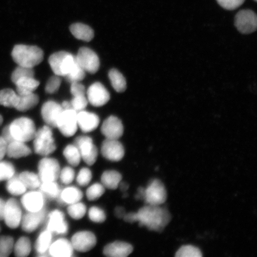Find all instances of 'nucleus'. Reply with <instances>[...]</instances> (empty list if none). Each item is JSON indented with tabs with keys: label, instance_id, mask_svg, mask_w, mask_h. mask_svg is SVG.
Returning <instances> with one entry per match:
<instances>
[{
	"label": "nucleus",
	"instance_id": "f257e3e1",
	"mask_svg": "<svg viewBox=\"0 0 257 257\" xmlns=\"http://www.w3.org/2000/svg\"><path fill=\"white\" fill-rule=\"evenodd\" d=\"M136 215V221L139 222L140 226L160 232L165 229L172 218L168 209L160 205L147 204L141 208Z\"/></svg>",
	"mask_w": 257,
	"mask_h": 257
},
{
	"label": "nucleus",
	"instance_id": "f03ea898",
	"mask_svg": "<svg viewBox=\"0 0 257 257\" xmlns=\"http://www.w3.org/2000/svg\"><path fill=\"white\" fill-rule=\"evenodd\" d=\"M12 57L18 66L34 68L44 59V53L37 46L16 45L12 50Z\"/></svg>",
	"mask_w": 257,
	"mask_h": 257
},
{
	"label": "nucleus",
	"instance_id": "7ed1b4c3",
	"mask_svg": "<svg viewBox=\"0 0 257 257\" xmlns=\"http://www.w3.org/2000/svg\"><path fill=\"white\" fill-rule=\"evenodd\" d=\"M33 140L35 152L40 156H49L56 150L53 132L49 126L40 128L36 132Z\"/></svg>",
	"mask_w": 257,
	"mask_h": 257
},
{
	"label": "nucleus",
	"instance_id": "20e7f679",
	"mask_svg": "<svg viewBox=\"0 0 257 257\" xmlns=\"http://www.w3.org/2000/svg\"><path fill=\"white\" fill-rule=\"evenodd\" d=\"M48 62L56 75L64 77L71 72L77 63L76 57L66 51H59L53 54Z\"/></svg>",
	"mask_w": 257,
	"mask_h": 257
},
{
	"label": "nucleus",
	"instance_id": "39448f33",
	"mask_svg": "<svg viewBox=\"0 0 257 257\" xmlns=\"http://www.w3.org/2000/svg\"><path fill=\"white\" fill-rule=\"evenodd\" d=\"M9 126L14 140L23 143L33 140L37 132L34 122L28 117L17 118Z\"/></svg>",
	"mask_w": 257,
	"mask_h": 257
},
{
	"label": "nucleus",
	"instance_id": "423d86ee",
	"mask_svg": "<svg viewBox=\"0 0 257 257\" xmlns=\"http://www.w3.org/2000/svg\"><path fill=\"white\" fill-rule=\"evenodd\" d=\"M167 200V191L165 185L158 179H154L145 189L144 200L147 204L160 205Z\"/></svg>",
	"mask_w": 257,
	"mask_h": 257
},
{
	"label": "nucleus",
	"instance_id": "0eeeda50",
	"mask_svg": "<svg viewBox=\"0 0 257 257\" xmlns=\"http://www.w3.org/2000/svg\"><path fill=\"white\" fill-rule=\"evenodd\" d=\"M75 146L78 148L81 158L88 166L95 163L98 158V149L95 146L91 138L81 136L75 140Z\"/></svg>",
	"mask_w": 257,
	"mask_h": 257
},
{
	"label": "nucleus",
	"instance_id": "6e6552de",
	"mask_svg": "<svg viewBox=\"0 0 257 257\" xmlns=\"http://www.w3.org/2000/svg\"><path fill=\"white\" fill-rule=\"evenodd\" d=\"M234 25L240 33L249 34L256 30L257 17L251 10H242L234 18Z\"/></svg>",
	"mask_w": 257,
	"mask_h": 257
},
{
	"label": "nucleus",
	"instance_id": "1a4fd4ad",
	"mask_svg": "<svg viewBox=\"0 0 257 257\" xmlns=\"http://www.w3.org/2000/svg\"><path fill=\"white\" fill-rule=\"evenodd\" d=\"M38 170L41 182L56 181L59 178L60 167L56 159L45 157L38 164Z\"/></svg>",
	"mask_w": 257,
	"mask_h": 257
},
{
	"label": "nucleus",
	"instance_id": "9d476101",
	"mask_svg": "<svg viewBox=\"0 0 257 257\" xmlns=\"http://www.w3.org/2000/svg\"><path fill=\"white\" fill-rule=\"evenodd\" d=\"M78 112L72 109L64 110L58 120L57 127L64 137H71L78 130V124L77 120Z\"/></svg>",
	"mask_w": 257,
	"mask_h": 257
},
{
	"label": "nucleus",
	"instance_id": "9b49d317",
	"mask_svg": "<svg viewBox=\"0 0 257 257\" xmlns=\"http://www.w3.org/2000/svg\"><path fill=\"white\" fill-rule=\"evenodd\" d=\"M76 59L85 72L94 74L97 72L99 68V60L98 56L94 51L88 48H80Z\"/></svg>",
	"mask_w": 257,
	"mask_h": 257
},
{
	"label": "nucleus",
	"instance_id": "f8f14e48",
	"mask_svg": "<svg viewBox=\"0 0 257 257\" xmlns=\"http://www.w3.org/2000/svg\"><path fill=\"white\" fill-rule=\"evenodd\" d=\"M22 211L20 204L14 198L6 202L4 218L5 223L11 229H16L21 224Z\"/></svg>",
	"mask_w": 257,
	"mask_h": 257
},
{
	"label": "nucleus",
	"instance_id": "ddd939ff",
	"mask_svg": "<svg viewBox=\"0 0 257 257\" xmlns=\"http://www.w3.org/2000/svg\"><path fill=\"white\" fill-rule=\"evenodd\" d=\"M101 152L105 159L111 162H119L124 156L123 145L118 140L106 139L102 142Z\"/></svg>",
	"mask_w": 257,
	"mask_h": 257
},
{
	"label": "nucleus",
	"instance_id": "4468645a",
	"mask_svg": "<svg viewBox=\"0 0 257 257\" xmlns=\"http://www.w3.org/2000/svg\"><path fill=\"white\" fill-rule=\"evenodd\" d=\"M71 243L77 251L86 252L96 245V238L95 234L89 231H80L74 234Z\"/></svg>",
	"mask_w": 257,
	"mask_h": 257
},
{
	"label": "nucleus",
	"instance_id": "2eb2a0df",
	"mask_svg": "<svg viewBox=\"0 0 257 257\" xmlns=\"http://www.w3.org/2000/svg\"><path fill=\"white\" fill-rule=\"evenodd\" d=\"M88 101L95 107H101L110 100V95L102 83L95 82L87 91Z\"/></svg>",
	"mask_w": 257,
	"mask_h": 257
},
{
	"label": "nucleus",
	"instance_id": "dca6fc26",
	"mask_svg": "<svg viewBox=\"0 0 257 257\" xmlns=\"http://www.w3.org/2000/svg\"><path fill=\"white\" fill-rule=\"evenodd\" d=\"M123 125L119 118L111 115L106 118L101 126V133L107 139L118 140L123 136Z\"/></svg>",
	"mask_w": 257,
	"mask_h": 257
},
{
	"label": "nucleus",
	"instance_id": "f3484780",
	"mask_svg": "<svg viewBox=\"0 0 257 257\" xmlns=\"http://www.w3.org/2000/svg\"><path fill=\"white\" fill-rule=\"evenodd\" d=\"M63 110L62 106L57 102L53 101H47L42 107V117L48 126L57 127L58 120Z\"/></svg>",
	"mask_w": 257,
	"mask_h": 257
},
{
	"label": "nucleus",
	"instance_id": "a211bd4d",
	"mask_svg": "<svg viewBox=\"0 0 257 257\" xmlns=\"http://www.w3.org/2000/svg\"><path fill=\"white\" fill-rule=\"evenodd\" d=\"M46 217V209L38 211H27L22 215L21 224L22 230L31 233L37 229Z\"/></svg>",
	"mask_w": 257,
	"mask_h": 257
},
{
	"label": "nucleus",
	"instance_id": "6ab92c4d",
	"mask_svg": "<svg viewBox=\"0 0 257 257\" xmlns=\"http://www.w3.org/2000/svg\"><path fill=\"white\" fill-rule=\"evenodd\" d=\"M48 218L47 229L51 233L64 234L68 232V224L62 211L54 210L51 212Z\"/></svg>",
	"mask_w": 257,
	"mask_h": 257
},
{
	"label": "nucleus",
	"instance_id": "aec40b11",
	"mask_svg": "<svg viewBox=\"0 0 257 257\" xmlns=\"http://www.w3.org/2000/svg\"><path fill=\"white\" fill-rule=\"evenodd\" d=\"M21 203L27 211H40L44 208L45 197L40 191L32 190L23 194Z\"/></svg>",
	"mask_w": 257,
	"mask_h": 257
},
{
	"label": "nucleus",
	"instance_id": "412c9836",
	"mask_svg": "<svg viewBox=\"0 0 257 257\" xmlns=\"http://www.w3.org/2000/svg\"><path fill=\"white\" fill-rule=\"evenodd\" d=\"M78 126L84 133H91L98 126L99 118L97 115L84 110L77 114Z\"/></svg>",
	"mask_w": 257,
	"mask_h": 257
},
{
	"label": "nucleus",
	"instance_id": "4be33fe9",
	"mask_svg": "<svg viewBox=\"0 0 257 257\" xmlns=\"http://www.w3.org/2000/svg\"><path fill=\"white\" fill-rule=\"evenodd\" d=\"M134 248L130 243L115 241L104 247V254L110 257H126L133 252Z\"/></svg>",
	"mask_w": 257,
	"mask_h": 257
},
{
	"label": "nucleus",
	"instance_id": "5701e85b",
	"mask_svg": "<svg viewBox=\"0 0 257 257\" xmlns=\"http://www.w3.org/2000/svg\"><path fill=\"white\" fill-rule=\"evenodd\" d=\"M74 248L71 242L61 238L51 244L48 254L54 257H70L73 255Z\"/></svg>",
	"mask_w": 257,
	"mask_h": 257
},
{
	"label": "nucleus",
	"instance_id": "b1692460",
	"mask_svg": "<svg viewBox=\"0 0 257 257\" xmlns=\"http://www.w3.org/2000/svg\"><path fill=\"white\" fill-rule=\"evenodd\" d=\"M31 153L30 147L21 141L15 140L7 145L6 154L11 158L20 159L27 157Z\"/></svg>",
	"mask_w": 257,
	"mask_h": 257
},
{
	"label": "nucleus",
	"instance_id": "393cba45",
	"mask_svg": "<svg viewBox=\"0 0 257 257\" xmlns=\"http://www.w3.org/2000/svg\"><path fill=\"white\" fill-rule=\"evenodd\" d=\"M53 233L46 229L42 232L35 243V248L37 255L39 256H48V249L52 243Z\"/></svg>",
	"mask_w": 257,
	"mask_h": 257
},
{
	"label": "nucleus",
	"instance_id": "a878e982",
	"mask_svg": "<svg viewBox=\"0 0 257 257\" xmlns=\"http://www.w3.org/2000/svg\"><path fill=\"white\" fill-rule=\"evenodd\" d=\"M15 84L16 85L18 94L24 95L34 93L35 90L39 86L40 82L34 77H26L18 80Z\"/></svg>",
	"mask_w": 257,
	"mask_h": 257
},
{
	"label": "nucleus",
	"instance_id": "bb28decb",
	"mask_svg": "<svg viewBox=\"0 0 257 257\" xmlns=\"http://www.w3.org/2000/svg\"><path fill=\"white\" fill-rule=\"evenodd\" d=\"M70 31L77 39L86 42L91 41L94 37V32L89 26L77 23L70 26Z\"/></svg>",
	"mask_w": 257,
	"mask_h": 257
},
{
	"label": "nucleus",
	"instance_id": "cd10ccee",
	"mask_svg": "<svg viewBox=\"0 0 257 257\" xmlns=\"http://www.w3.org/2000/svg\"><path fill=\"white\" fill-rule=\"evenodd\" d=\"M82 197V192L79 188L69 186L60 191L59 198L63 203L70 205L79 202Z\"/></svg>",
	"mask_w": 257,
	"mask_h": 257
},
{
	"label": "nucleus",
	"instance_id": "c85d7f7f",
	"mask_svg": "<svg viewBox=\"0 0 257 257\" xmlns=\"http://www.w3.org/2000/svg\"><path fill=\"white\" fill-rule=\"evenodd\" d=\"M102 185L105 188L110 189H116L121 181L122 176L115 170H107L101 176Z\"/></svg>",
	"mask_w": 257,
	"mask_h": 257
},
{
	"label": "nucleus",
	"instance_id": "c756f323",
	"mask_svg": "<svg viewBox=\"0 0 257 257\" xmlns=\"http://www.w3.org/2000/svg\"><path fill=\"white\" fill-rule=\"evenodd\" d=\"M19 99V94L12 89H4L0 91V105L6 107L16 108Z\"/></svg>",
	"mask_w": 257,
	"mask_h": 257
},
{
	"label": "nucleus",
	"instance_id": "7c9ffc66",
	"mask_svg": "<svg viewBox=\"0 0 257 257\" xmlns=\"http://www.w3.org/2000/svg\"><path fill=\"white\" fill-rule=\"evenodd\" d=\"M19 95V102L16 109L20 111H27L31 110L39 102V97L34 93L32 94Z\"/></svg>",
	"mask_w": 257,
	"mask_h": 257
},
{
	"label": "nucleus",
	"instance_id": "2f4dec72",
	"mask_svg": "<svg viewBox=\"0 0 257 257\" xmlns=\"http://www.w3.org/2000/svg\"><path fill=\"white\" fill-rule=\"evenodd\" d=\"M6 189L10 194L19 196L25 194L27 191V188L22 182L19 175H15L8 180L7 185H6Z\"/></svg>",
	"mask_w": 257,
	"mask_h": 257
},
{
	"label": "nucleus",
	"instance_id": "473e14b6",
	"mask_svg": "<svg viewBox=\"0 0 257 257\" xmlns=\"http://www.w3.org/2000/svg\"><path fill=\"white\" fill-rule=\"evenodd\" d=\"M108 77L115 91L117 92L125 91L127 87L126 80L119 71L115 69H111L108 73Z\"/></svg>",
	"mask_w": 257,
	"mask_h": 257
},
{
	"label": "nucleus",
	"instance_id": "72a5a7b5",
	"mask_svg": "<svg viewBox=\"0 0 257 257\" xmlns=\"http://www.w3.org/2000/svg\"><path fill=\"white\" fill-rule=\"evenodd\" d=\"M39 188L45 198L56 199L59 197L60 189L56 181L41 182Z\"/></svg>",
	"mask_w": 257,
	"mask_h": 257
},
{
	"label": "nucleus",
	"instance_id": "f704fd0d",
	"mask_svg": "<svg viewBox=\"0 0 257 257\" xmlns=\"http://www.w3.org/2000/svg\"><path fill=\"white\" fill-rule=\"evenodd\" d=\"M32 246L30 239L27 237H21L14 244L15 254L18 257H26L30 255Z\"/></svg>",
	"mask_w": 257,
	"mask_h": 257
},
{
	"label": "nucleus",
	"instance_id": "c9c22d12",
	"mask_svg": "<svg viewBox=\"0 0 257 257\" xmlns=\"http://www.w3.org/2000/svg\"><path fill=\"white\" fill-rule=\"evenodd\" d=\"M27 189L34 190L40 187L41 180L38 175L30 172H24L19 175Z\"/></svg>",
	"mask_w": 257,
	"mask_h": 257
},
{
	"label": "nucleus",
	"instance_id": "e433bc0d",
	"mask_svg": "<svg viewBox=\"0 0 257 257\" xmlns=\"http://www.w3.org/2000/svg\"><path fill=\"white\" fill-rule=\"evenodd\" d=\"M63 155L70 165L78 166L81 160L79 151L75 145H69L63 151Z\"/></svg>",
	"mask_w": 257,
	"mask_h": 257
},
{
	"label": "nucleus",
	"instance_id": "4c0bfd02",
	"mask_svg": "<svg viewBox=\"0 0 257 257\" xmlns=\"http://www.w3.org/2000/svg\"><path fill=\"white\" fill-rule=\"evenodd\" d=\"M14 240L12 237H0V257H8L11 255L14 250Z\"/></svg>",
	"mask_w": 257,
	"mask_h": 257
},
{
	"label": "nucleus",
	"instance_id": "58836bf2",
	"mask_svg": "<svg viewBox=\"0 0 257 257\" xmlns=\"http://www.w3.org/2000/svg\"><path fill=\"white\" fill-rule=\"evenodd\" d=\"M67 212H68L69 216L73 219L79 220L85 216L86 207L84 204L79 201L69 205L67 208Z\"/></svg>",
	"mask_w": 257,
	"mask_h": 257
},
{
	"label": "nucleus",
	"instance_id": "ea45409f",
	"mask_svg": "<svg viewBox=\"0 0 257 257\" xmlns=\"http://www.w3.org/2000/svg\"><path fill=\"white\" fill-rule=\"evenodd\" d=\"M177 257H201V250L197 247L188 245L182 246L176 253Z\"/></svg>",
	"mask_w": 257,
	"mask_h": 257
},
{
	"label": "nucleus",
	"instance_id": "a19ab883",
	"mask_svg": "<svg viewBox=\"0 0 257 257\" xmlns=\"http://www.w3.org/2000/svg\"><path fill=\"white\" fill-rule=\"evenodd\" d=\"M35 72L33 68L18 66L12 74L11 79L15 83L18 80L26 77H34Z\"/></svg>",
	"mask_w": 257,
	"mask_h": 257
},
{
	"label": "nucleus",
	"instance_id": "79ce46f5",
	"mask_svg": "<svg viewBox=\"0 0 257 257\" xmlns=\"http://www.w3.org/2000/svg\"><path fill=\"white\" fill-rule=\"evenodd\" d=\"M104 192V186L96 183L89 186L86 191V194L89 201H95L100 198Z\"/></svg>",
	"mask_w": 257,
	"mask_h": 257
},
{
	"label": "nucleus",
	"instance_id": "37998d69",
	"mask_svg": "<svg viewBox=\"0 0 257 257\" xmlns=\"http://www.w3.org/2000/svg\"><path fill=\"white\" fill-rule=\"evenodd\" d=\"M15 175V169L12 163L0 161V181H8Z\"/></svg>",
	"mask_w": 257,
	"mask_h": 257
},
{
	"label": "nucleus",
	"instance_id": "c03bdc74",
	"mask_svg": "<svg viewBox=\"0 0 257 257\" xmlns=\"http://www.w3.org/2000/svg\"><path fill=\"white\" fill-rule=\"evenodd\" d=\"M77 61V60H76ZM85 77V71L82 68L77 62V63L74 68L68 75L65 78L68 80L70 83L81 81Z\"/></svg>",
	"mask_w": 257,
	"mask_h": 257
},
{
	"label": "nucleus",
	"instance_id": "a18cd8bd",
	"mask_svg": "<svg viewBox=\"0 0 257 257\" xmlns=\"http://www.w3.org/2000/svg\"><path fill=\"white\" fill-rule=\"evenodd\" d=\"M88 101L85 95H77L73 96L70 103L72 110L78 112L85 110L88 105Z\"/></svg>",
	"mask_w": 257,
	"mask_h": 257
},
{
	"label": "nucleus",
	"instance_id": "49530a36",
	"mask_svg": "<svg viewBox=\"0 0 257 257\" xmlns=\"http://www.w3.org/2000/svg\"><path fill=\"white\" fill-rule=\"evenodd\" d=\"M89 219L95 223H103L106 219L105 212L98 207H92L88 212Z\"/></svg>",
	"mask_w": 257,
	"mask_h": 257
},
{
	"label": "nucleus",
	"instance_id": "de8ad7c7",
	"mask_svg": "<svg viewBox=\"0 0 257 257\" xmlns=\"http://www.w3.org/2000/svg\"><path fill=\"white\" fill-rule=\"evenodd\" d=\"M92 178L91 170L84 168L80 170L76 177V182L78 185L81 186H87L91 182Z\"/></svg>",
	"mask_w": 257,
	"mask_h": 257
},
{
	"label": "nucleus",
	"instance_id": "09e8293b",
	"mask_svg": "<svg viewBox=\"0 0 257 257\" xmlns=\"http://www.w3.org/2000/svg\"><path fill=\"white\" fill-rule=\"evenodd\" d=\"M75 173L70 167H65L62 170H60L59 178L64 184L69 185L71 184L75 179Z\"/></svg>",
	"mask_w": 257,
	"mask_h": 257
},
{
	"label": "nucleus",
	"instance_id": "8fccbe9b",
	"mask_svg": "<svg viewBox=\"0 0 257 257\" xmlns=\"http://www.w3.org/2000/svg\"><path fill=\"white\" fill-rule=\"evenodd\" d=\"M60 76L56 75L51 77L46 86V91L48 94H54L59 90L61 85Z\"/></svg>",
	"mask_w": 257,
	"mask_h": 257
},
{
	"label": "nucleus",
	"instance_id": "3c124183",
	"mask_svg": "<svg viewBox=\"0 0 257 257\" xmlns=\"http://www.w3.org/2000/svg\"><path fill=\"white\" fill-rule=\"evenodd\" d=\"M221 8L229 11H233L240 7L245 0H216Z\"/></svg>",
	"mask_w": 257,
	"mask_h": 257
},
{
	"label": "nucleus",
	"instance_id": "603ef678",
	"mask_svg": "<svg viewBox=\"0 0 257 257\" xmlns=\"http://www.w3.org/2000/svg\"><path fill=\"white\" fill-rule=\"evenodd\" d=\"M70 92L73 96L85 95V88L80 82L71 83Z\"/></svg>",
	"mask_w": 257,
	"mask_h": 257
},
{
	"label": "nucleus",
	"instance_id": "864d4df0",
	"mask_svg": "<svg viewBox=\"0 0 257 257\" xmlns=\"http://www.w3.org/2000/svg\"><path fill=\"white\" fill-rule=\"evenodd\" d=\"M2 137L6 141V143H7V145L15 141L14 138L12 136L11 131H10L9 125L3 128Z\"/></svg>",
	"mask_w": 257,
	"mask_h": 257
},
{
	"label": "nucleus",
	"instance_id": "5fc2aeb1",
	"mask_svg": "<svg viewBox=\"0 0 257 257\" xmlns=\"http://www.w3.org/2000/svg\"><path fill=\"white\" fill-rule=\"evenodd\" d=\"M6 149H7V143L3 137L0 136V161L4 158L6 154Z\"/></svg>",
	"mask_w": 257,
	"mask_h": 257
},
{
	"label": "nucleus",
	"instance_id": "6e6d98bb",
	"mask_svg": "<svg viewBox=\"0 0 257 257\" xmlns=\"http://www.w3.org/2000/svg\"><path fill=\"white\" fill-rule=\"evenodd\" d=\"M6 204V202L0 198V220H3L4 218Z\"/></svg>",
	"mask_w": 257,
	"mask_h": 257
},
{
	"label": "nucleus",
	"instance_id": "4d7b16f0",
	"mask_svg": "<svg viewBox=\"0 0 257 257\" xmlns=\"http://www.w3.org/2000/svg\"><path fill=\"white\" fill-rule=\"evenodd\" d=\"M126 212L124 208L121 207H117L115 209V215L118 218H123Z\"/></svg>",
	"mask_w": 257,
	"mask_h": 257
},
{
	"label": "nucleus",
	"instance_id": "13d9d810",
	"mask_svg": "<svg viewBox=\"0 0 257 257\" xmlns=\"http://www.w3.org/2000/svg\"><path fill=\"white\" fill-rule=\"evenodd\" d=\"M144 196H145V188L142 187H140L138 189V194L137 195V199H143L144 200Z\"/></svg>",
	"mask_w": 257,
	"mask_h": 257
},
{
	"label": "nucleus",
	"instance_id": "bf43d9fd",
	"mask_svg": "<svg viewBox=\"0 0 257 257\" xmlns=\"http://www.w3.org/2000/svg\"><path fill=\"white\" fill-rule=\"evenodd\" d=\"M118 186H120V189L123 192L126 191L127 189L128 188V185L125 182H120Z\"/></svg>",
	"mask_w": 257,
	"mask_h": 257
},
{
	"label": "nucleus",
	"instance_id": "052dcab7",
	"mask_svg": "<svg viewBox=\"0 0 257 257\" xmlns=\"http://www.w3.org/2000/svg\"><path fill=\"white\" fill-rule=\"evenodd\" d=\"M62 106L63 110H69V109H72L71 105H70V103L68 101L63 102Z\"/></svg>",
	"mask_w": 257,
	"mask_h": 257
},
{
	"label": "nucleus",
	"instance_id": "680f3d73",
	"mask_svg": "<svg viewBox=\"0 0 257 257\" xmlns=\"http://www.w3.org/2000/svg\"><path fill=\"white\" fill-rule=\"evenodd\" d=\"M3 122V118L2 117V115L0 114V126L2 124Z\"/></svg>",
	"mask_w": 257,
	"mask_h": 257
},
{
	"label": "nucleus",
	"instance_id": "e2e57ef3",
	"mask_svg": "<svg viewBox=\"0 0 257 257\" xmlns=\"http://www.w3.org/2000/svg\"><path fill=\"white\" fill-rule=\"evenodd\" d=\"M0 232H1V227H0Z\"/></svg>",
	"mask_w": 257,
	"mask_h": 257
},
{
	"label": "nucleus",
	"instance_id": "0e129e2a",
	"mask_svg": "<svg viewBox=\"0 0 257 257\" xmlns=\"http://www.w3.org/2000/svg\"><path fill=\"white\" fill-rule=\"evenodd\" d=\"M253 1L256 2V0H253Z\"/></svg>",
	"mask_w": 257,
	"mask_h": 257
}]
</instances>
